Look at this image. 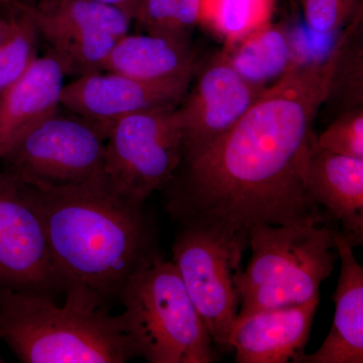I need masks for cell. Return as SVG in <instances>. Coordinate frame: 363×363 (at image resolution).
Instances as JSON below:
<instances>
[{"instance_id": "obj_1", "label": "cell", "mask_w": 363, "mask_h": 363, "mask_svg": "<svg viewBox=\"0 0 363 363\" xmlns=\"http://www.w3.org/2000/svg\"><path fill=\"white\" fill-rule=\"evenodd\" d=\"M333 62L332 50L321 63L291 66L225 135L184 157L166 188L171 216L245 234L259 224L329 222L308 194L306 169Z\"/></svg>"}, {"instance_id": "obj_2", "label": "cell", "mask_w": 363, "mask_h": 363, "mask_svg": "<svg viewBox=\"0 0 363 363\" xmlns=\"http://www.w3.org/2000/svg\"><path fill=\"white\" fill-rule=\"evenodd\" d=\"M28 185L65 290L84 286L104 300L118 297L160 255L145 204L119 194L107 178L71 187Z\"/></svg>"}, {"instance_id": "obj_3", "label": "cell", "mask_w": 363, "mask_h": 363, "mask_svg": "<svg viewBox=\"0 0 363 363\" xmlns=\"http://www.w3.org/2000/svg\"><path fill=\"white\" fill-rule=\"evenodd\" d=\"M65 303L28 291H0V339L25 363H123L138 357L121 315L84 286H67Z\"/></svg>"}, {"instance_id": "obj_4", "label": "cell", "mask_w": 363, "mask_h": 363, "mask_svg": "<svg viewBox=\"0 0 363 363\" xmlns=\"http://www.w3.org/2000/svg\"><path fill=\"white\" fill-rule=\"evenodd\" d=\"M336 225L329 222L259 224L248 230L252 257L238 279L241 318L320 298L338 259Z\"/></svg>"}, {"instance_id": "obj_5", "label": "cell", "mask_w": 363, "mask_h": 363, "mask_svg": "<svg viewBox=\"0 0 363 363\" xmlns=\"http://www.w3.org/2000/svg\"><path fill=\"white\" fill-rule=\"evenodd\" d=\"M118 297L138 357L150 363L216 362L210 332L173 262L157 255L128 279Z\"/></svg>"}, {"instance_id": "obj_6", "label": "cell", "mask_w": 363, "mask_h": 363, "mask_svg": "<svg viewBox=\"0 0 363 363\" xmlns=\"http://www.w3.org/2000/svg\"><path fill=\"white\" fill-rule=\"evenodd\" d=\"M180 225L172 262L212 340L227 347L229 331L240 311L238 279L247 234L215 222Z\"/></svg>"}, {"instance_id": "obj_7", "label": "cell", "mask_w": 363, "mask_h": 363, "mask_svg": "<svg viewBox=\"0 0 363 363\" xmlns=\"http://www.w3.org/2000/svg\"><path fill=\"white\" fill-rule=\"evenodd\" d=\"M178 106L136 112L112 125L105 140L104 174L123 197L145 204L173 181L184 157Z\"/></svg>"}, {"instance_id": "obj_8", "label": "cell", "mask_w": 363, "mask_h": 363, "mask_svg": "<svg viewBox=\"0 0 363 363\" xmlns=\"http://www.w3.org/2000/svg\"><path fill=\"white\" fill-rule=\"evenodd\" d=\"M104 140L83 119L55 114L26 133L0 162L30 185H84L106 178Z\"/></svg>"}, {"instance_id": "obj_9", "label": "cell", "mask_w": 363, "mask_h": 363, "mask_svg": "<svg viewBox=\"0 0 363 363\" xmlns=\"http://www.w3.org/2000/svg\"><path fill=\"white\" fill-rule=\"evenodd\" d=\"M65 290L30 185L0 171V291Z\"/></svg>"}, {"instance_id": "obj_10", "label": "cell", "mask_w": 363, "mask_h": 363, "mask_svg": "<svg viewBox=\"0 0 363 363\" xmlns=\"http://www.w3.org/2000/svg\"><path fill=\"white\" fill-rule=\"evenodd\" d=\"M25 9L67 74L79 77L101 72L117 40L130 32L125 13L96 0H42Z\"/></svg>"}, {"instance_id": "obj_11", "label": "cell", "mask_w": 363, "mask_h": 363, "mask_svg": "<svg viewBox=\"0 0 363 363\" xmlns=\"http://www.w3.org/2000/svg\"><path fill=\"white\" fill-rule=\"evenodd\" d=\"M195 74L160 80H140L111 72L87 74L64 85L61 105L94 126L106 140L112 125L124 116L180 104Z\"/></svg>"}, {"instance_id": "obj_12", "label": "cell", "mask_w": 363, "mask_h": 363, "mask_svg": "<svg viewBox=\"0 0 363 363\" xmlns=\"http://www.w3.org/2000/svg\"><path fill=\"white\" fill-rule=\"evenodd\" d=\"M266 89L241 77L221 52L215 55L177 107L184 157L206 149L225 135Z\"/></svg>"}, {"instance_id": "obj_13", "label": "cell", "mask_w": 363, "mask_h": 363, "mask_svg": "<svg viewBox=\"0 0 363 363\" xmlns=\"http://www.w3.org/2000/svg\"><path fill=\"white\" fill-rule=\"evenodd\" d=\"M320 298L236 318L227 337L236 363L295 362L304 354Z\"/></svg>"}, {"instance_id": "obj_14", "label": "cell", "mask_w": 363, "mask_h": 363, "mask_svg": "<svg viewBox=\"0 0 363 363\" xmlns=\"http://www.w3.org/2000/svg\"><path fill=\"white\" fill-rule=\"evenodd\" d=\"M66 75L51 51L0 92V162L26 133L57 114Z\"/></svg>"}, {"instance_id": "obj_15", "label": "cell", "mask_w": 363, "mask_h": 363, "mask_svg": "<svg viewBox=\"0 0 363 363\" xmlns=\"http://www.w3.org/2000/svg\"><path fill=\"white\" fill-rule=\"evenodd\" d=\"M306 188L352 247L362 245L363 159L333 154L315 143L308 159Z\"/></svg>"}, {"instance_id": "obj_16", "label": "cell", "mask_w": 363, "mask_h": 363, "mask_svg": "<svg viewBox=\"0 0 363 363\" xmlns=\"http://www.w3.org/2000/svg\"><path fill=\"white\" fill-rule=\"evenodd\" d=\"M335 240L341 267L332 295L335 303L333 324L321 347L312 354L304 353L295 363L363 362V269L338 227Z\"/></svg>"}, {"instance_id": "obj_17", "label": "cell", "mask_w": 363, "mask_h": 363, "mask_svg": "<svg viewBox=\"0 0 363 363\" xmlns=\"http://www.w3.org/2000/svg\"><path fill=\"white\" fill-rule=\"evenodd\" d=\"M102 70L140 80H160L195 74L197 66L190 42L128 33L117 40Z\"/></svg>"}, {"instance_id": "obj_18", "label": "cell", "mask_w": 363, "mask_h": 363, "mask_svg": "<svg viewBox=\"0 0 363 363\" xmlns=\"http://www.w3.org/2000/svg\"><path fill=\"white\" fill-rule=\"evenodd\" d=\"M221 52L241 77L257 87H269L292 66L290 32L271 23L226 44Z\"/></svg>"}, {"instance_id": "obj_19", "label": "cell", "mask_w": 363, "mask_h": 363, "mask_svg": "<svg viewBox=\"0 0 363 363\" xmlns=\"http://www.w3.org/2000/svg\"><path fill=\"white\" fill-rule=\"evenodd\" d=\"M362 9L351 18L333 45L328 93L324 104L335 107L338 114L363 107Z\"/></svg>"}, {"instance_id": "obj_20", "label": "cell", "mask_w": 363, "mask_h": 363, "mask_svg": "<svg viewBox=\"0 0 363 363\" xmlns=\"http://www.w3.org/2000/svg\"><path fill=\"white\" fill-rule=\"evenodd\" d=\"M276 0H200L199 23L220 35L226 44L236 42L271 23Z\"/></svg>"}, {"instance_id": "obj_21", "label": "cell", "mask_w": 363, "mask_h": 363, "mask_svg": "<svg viewBox=\"0 0 363 363\" xmlns=\"http://www.w3.org/2000/svg\"><path fill=\"white\" fill-rule=\"evenodd\" d=\"M200 0H142L135 21L150 35L190 42L199 23Z\"/></svg>"}, {"instance_id": "obj_22", "label": "cell", "mask_w": 363, "mask_h": 363, "mask_svg": "<svg viewBox=\"0 0 363 363\" xmlns=\"http://www.w3.org/2000/svg\"><path fill=\"white\" fill-rule=\"evenodd\" d=\"M39 35L25 9L21 13L16 32L0 45V92L18 80L38 58Z\"/></svg>"}, {"instance_id": "obj_23", "label": "cell", "mask_w": 363, "mask_h": 363, "mask_svg": "<svg viewBox=\"0 0 363 363\" xmlns=\"http://www.w3.org/2000/svg\"><path fill=\"white\" fill-rule=\"evenodd\" d=\"M317 145L341 156L363 159V107L338 114L321 133Z\"/></svg>"}, {"instance_id": "obj_24", "label": "cell", "mask_w": 363, "mask_h": 363, "mask_svg": "<svg viewBox=\"0 0 363 363\" xmlns=\"http://www.w3.org/2000/svg\"><path fill=\"white\" fill-rule=\"evenodd\" d=\"M306 26L316 33L336 35L362 6L359 0H303Z\"/></svg>"}, {"instance_id": "obj_25", "label": "cell", "mask_w": 363, "mask_h": 363, "mask_svg": "<svg viewBox=\"0 0 363 363\" xmlns=\"http://www.w3.org/2000/svg\"><path fill=\"white\" fill-rule=\"evenodd\" d=\"M96 1L116 7L125 13L131 21L136 20L138 18L140 4H142V0H96Z\"/></svg>"}, {"instance_id": "obj_26", "label": "cell", "mask_w": 363, "mask_h": 363, "mask_svg": "<svg viewBox=\"0 0 363 363\" xmlns=\"http://www.w3.org/2000/svg\"><path fill=\"white\" fill-rule=\"evenodd\" d=\"M21 13L16 14V16H1L0 14V45L4 44L16 32L18 21H20Z\"/></svg>"}, {"instance_id": "obj_27", "label": "cell", "mask_w": 363, "mask_h": 363, "mask_svg": "<svg viewBox=\"0 0 363 363\" xmlns=\"http://www.w3.org/2000/svg\"><path fill=\"white\" fill-rule=\"evenodd\" d=\"M28 0H0V14L1 16H16L25 11Z\"/></svg>"}]
</instances>
